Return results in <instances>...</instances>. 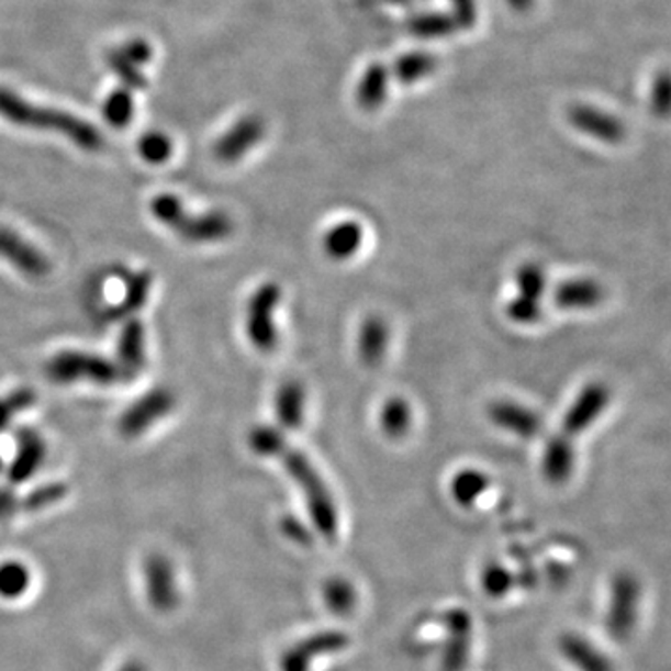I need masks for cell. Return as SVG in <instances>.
<instances>
[{"label":"cell","instance_id":"6da1fadb","mask_svg":"<svg viewBox=\"0 0 671 671\" xmlns=\"http://www.w3.org/2000/svg\"><path fill=\"white\" fill-rule=\"evenodd\" d=\"M0 118L19 127L51 131L66 136L85 152H99L105 146L103 135L96 125L88 124L82 118L74 116L69 112L34 105L18 93L10 92L8 88H0Z\"/></svg>","mask_w":671,"mask_h":671},{"label":"cell","instance_id":"7a4b0ae2","mask_svg":"<svg viewBox=\"0 0 671 671\" xmlns=\"http://www.w3.org/2000/svg\"><path fill=\"white\" fill-rule=\"evenodd\" d=\"M155 221L172 230L183 241L197 245H210L228 239L234 232V221L224 211H210L202 215L187 213L186 205L170 192H163L149 202Z\"/></svg>","mask_w":671,"mask_h":671},{"label":"cell","instance_id":"3957f363","mask_svg":"<svg viewBox=\"0 0 671 671\" xmlns=\"http://www.w3.org/2000/svg\"><path fill=\"white\" fill-rule=\"evenodd\" d=\"M277 457L282 461L283 469L288 470L291 480L301 487L309 505L310 517L314 521L317 532L325 539H334L338 534V512L333 494L325 485V481L321 480L320 472L315 470L309 457L302 451L293 450L288 443L283 444Z\"/></svg>","mask_w":671,"mask_h":671},{"label":"cell","instance_id":"277c9868","mask_svg":"<svg viewBox=\"0 0 671 671\" xmlns=\"http://www.w3.org/2000/svg\"><path fill=\"white\" fill-rule=\"evenodd\" d=\"M47 377L58 384L71 382H92L99 387H111L127 381L122 368L111 358L99 357L93 353L63 351L47 362Z\"/></svg>","mask_w":671,"mask_h":671},{"label":"cell","instance_id":"5b68a950","mask_svg":"<svg viewBox=\"0 0 671 671\" xmlns=\"http://www.w3.org/2000/svg\"><path fill=\"white\" fill-rule=\"evenodd\" d=\"M280 297H282L280 286L277 282H266L261 283L248 299L245 328L250 344L259 353H271L277 349L278 331L275 314Z\"/></svg>","mask_w":671,"mask_h":671},{"label":"cell","instance_id":"8992f818","mask_svg":"<svg viewBox=\"0 0 671 671\" xmlns=\"http://www.w3.org/2000/svg\"><path fill=\"white\" fill-rule=\"evenodd\" d=\"M176 406V398L167 389H155L133 401L118 420V432L122 437L136 438L148 432L149 427L167 418Z\"/></svg>","mask_w":671,"mask_h":671},{"label":"cell","instance_id":"52a82bcc","mask_svg":"<svg viewBox=\"0 0 671 671\" xmlns=\"http://www.w3.org/2000/svg\"><path fill=\"white\" fill-rule=\"evenodd\" d=\"M610 403V389L604 382H590L580 390L573 405L569 406L563 422H561V435L573 440L584 433L595 420L604 413Z\"/></svg>","mask_w":671,"mask_h":671},{"label":"cell","instance_id":"ba28073f","mask_svg":"<svg viewBox=\"0 0 671 671\" xmlns=\"http://www.w3.org/2000/svg\"><path fill=\"white\" fill-rule=\"evenodd\" d=\"M0 258L29 278H44L51 271L49 258L10 228H0Z\"/></svg>","mask_w":671,"mask_h":671},{"label":"cell","instance_id":"9c48e42d","mask_svg":"<svg viewBox=\"0 0 671 671\" xmlns=\"http://www.w3.org/2000/svg\"><path fill=\"white\" fill-rule=\"evenodd\" d=\"M266 135V124L259 116L241 118L216 141L215 157L221 163H235L256 148Z\"/></svg>","mask_w":671,"mask_h":671},{"label":"cell","instance_id":"30bf717a","mask_svg":"<svg viewBox=\"0 0 671 671\" xmlns=\"http://www.w3.org/2000/svg\"><path fill=\"white\" fill-rule=\"evenodd\" d=\"M638 582L630 574H622L614 580V592L608 610V630L623 640L635 628L638 610Z\"/></svg>","mask_w":671,"mask_h":671},{"label":"cell","instance_id":"8fae6325","mask_svg":"<svg viewBox=\"0 0 671 671\" xmlns=\"http://www.w3.org/2000/svg\"><path fill=\"white\" fill-rule=\"evenodd\" d=\"M487 416L500 429L521 438L539 437L545 429V422L539 414L515 401H493L487 409Z\"/></svg>","mask_w":671,"mask_h":671},{"label":"cell","instance_id":"7c38bea8","mask_svg":"<svg viewBox=\"0 0 671 671\" xmlns=\"http://www.w3.org/2000/svg\"><path fill=\"white\" fill-rule=\"evenodd\" d=\"M569 122L580 133L606 144H619L625 138V125L616 116L601 109L588 105L573 107L569 111Z\"/></svg>","mask_w":671,"mask_h":671},{"label":"cell","instance_id":"4fadbf2b","mask_svg":"<svg viewBox=\"0 0 671 671\" xmlns=\"http://www.w3.org/2000/svg\"><path fill=\"white\" fill-rule=\"evenodd\" d=\"M116 355L118 366L124 371L127 381L138 376L146 364V333L141 321L130 320L125 323L118 336Z\"/></svg>","mask_w":671,"mask_h":671},{"label":"cell","instance_id":"5bb4252c","mask_svg":"<svg viewBox=\"0 0 671 671\" xmlns=\"http://www.w3.org/2000/svg\"><path fill=\"white\" fill-rule=\"evenodd\" d=\"M149 58H152V47L142 40H135L114 51L109 64L116 71L118 77L124 80L125 87L136 90L146 85V80L142 77V66H146Z\"/></svg>","mask_w":671,"mask_h":671},{"label":"cell","instance_id":"9a60e30c","mask_svg":"<svg viewBox=\"0 0 671 671\" xmlns=\"http://www.w3.org/2000/svg\"><path fill=\"white\" fill-rule=\"evenodd\" d=\"M144 573H146L149 603L157 610H172L178 603V590L174 582L172 567L167 558L160 556L149 558Z\"/></svg>","mask_w":671,"mask_h":671},{"label":"cell","instance_id":"2e32d148","mask_svg":"<svg viewBox=\"0 0 671 671\" xmlns=\"http://www.w3.org/2000/svg\"><path fill=\"white\" fill-rule=\"evenodd\" d=\"M606 291L592 278L563 280L555 290L556 306L563 310H592L604 301Z\"/></svg>","mask_w":671,"mask_h":671},{"label":"cell","instance_id":"e0dca14e","mask_svg":"<svg viewBox=\"0 0 671 671\" xmlns=\"http://www.w3.org/2000/svg\"><path fill=\"white\" fill-rule=\"evenodd\" d=\"M45 454H47V448H45L44 438L32 429H21L18 433V454L13 457L12 467H10V480L13 483H23L29 480L42 467Z\"/></svg>","mask_w":671,"mask_h":671},{"label":"cell","instance_id":"ac0fdd59","mask_svg":"<svg viewBox=\"0 0 671 671\" xmlns=\"http://www.w3.org/2000/svg\"><path fill=\"white\" fill-rule=\"evenodd\" d=\"M574 469V448L573 440L566 435H555L548 438L543 454V474L552 485L566 483Z\"/></svg>","mask_w":671,"mask_h":671},{"label":"cell","instance_id":"d6986e66","mask_svg":"<svg viewBox=\"0 0 671 671\" xmlns=\"http://www.w3.org/2000/svg\"><path fill=\"white\" fill-rule=\"evenodd\" d=\"M347 644V638L339 633H323L290 649L282 659V671H309L310 662L315 655L339 651Z\"/></svg>","mask_w":671,"mask_h":671},{"label":"cell","instance_id":"ffe728a7","mask_svg":"<svg viewBox=\"0 0 671 671\" xmlns=\"http://www.w3.org/2000/svg\"><path fill=\"white\" fill-rule=\"evenodd\" d=\"M364 230L358 222L344 221L334 224L323 234L321 245L328 258L334 261L351 259L362 247Z\"/></svg>","mask_w":671,"mask_h":671},{"label":"cell","instance_id":"44dd1931","mask_svg":"<svg viewBox=\"0 0 671 671\" xmlns=\"http://www.w3.org/2000/svg\"><path fill=\"white\" fill-rule=\"evenodd\" d=\"M304 411H306V392L302 389L301 382H283L275 398L278 424L282 425L286 432H297L304 422Z\"/></svg>","mask_w":671,"mask_h":671},{"label":"cell","instance_id":"7402d4cb","mask_svg":"<svg viewBox=\"0 0 671 671\" xmlns=\"http://www.w3.org/2000/svg\"><path fill=\"white\" fill-rule=\"evenodd\" d=\"M390 331L381 315L366 317L358 333V357L366 366H377L389 347Z\"/></svg>","mask_w":671,"mask_h":671},{"label":"cell","instance_id":"603a6c76","mask_svg":"<svg viewBox=\"0 0 671 671\" xmlns=\"http://www.w3.org/2000/svg\"><path fill=\"white\" fill-rule=\"evenodd\" d=\"M561 653L580 671H612V664L606 655L601 653L590 640L580 636L569 635L561 640Z\"/></svg>","mask_w":671,"mask_h":671},{"label":"cell","instance_id":"cb8c5ba5","mask_svg":"<svg viewBox=\"0 0 671 671\" xmlns=\"http://www.w3.org/2000/svg\"><path fill=\"white\" fill-rule=\"evenodd\" d=\"M387 93H389V69L382 64H371L358 85V105L366 111H377L384 103Z\"/></svg>","mask_w":671,"mask_h":671},{"label":"cell","instance_id":"d4e9b609","mask_svg":"<svg viewBox=\"0 0 671 671\" xmlns=\"http://www.w3.org/2000/svg\"><path fill=\"white\" fill-rule=\"evenodd\" d=\"M152 283H154L152 272L141 271L133 275L127 280V283H125V293L122 302L114 306V309L109 310L111 320H120V317L138 312L148 302L149 293H152Z\"/></svg>","mask_w":671,"mask_h":671},{"label":"cell","instance_id":"484cf974","mask_svg":"<svg viewBox=\"0 0 671 671\" xmlns=\"http://www.w3.org/2000/svg\"><path fill=\"white\" fill-rule=\"evenodd\" d=\"M379 422H381L382 433H384L387 437H405L409 429H411V424H413V411H411V405H409L403 398H390V400H387V403L382 405Z\"/></svg>","mask_w":671,"mask_h":671},{"label":"cell","instance_id":"4316f807","mask_svg":"<svg viewBox=\"0 0 671 671\" xmlns=\"http://www.w3.org/2000/svg\"><path fill=\"white\" fill-rule=\"evenodd\" d=\"M487 487H489V478L480 470H461L451 481V494L457 504L469 507L480 499L481 494L485 493Z\"/></svg>","mask_w":671,"mask_h":671},{"label":"cell","instance_id":"83f0119b","mask_svg":"<svg viewBox=\"0 0 671 671\" xmlns=\"http://www.w3.org/2000/svg\"><path fill=\"white\" fill-rule=\"evenodd\" d=\"M101 114L105 118L107 124L116 130H124L131 124V120L135 116V101L131 96L130 90H116L103 101Z\"/></svg>","mask_w":671,"mask_h":671},{"label":"cell","instance_id":"f1b7e54d","mask_svg":"<svg viewBox=\"0 0 671 671\" xmlns=\"http://www.w3.org/2000/svg\"><path fill=\"white\" fill-rule=\"evenodd\" d=\"M435 69V58L427 53H406L400 56L394 66L395 79L403 85H413L422 80Z\"/></svg>","mask_w":671,"mask_h":671},{"label":"cell","instance_id":"f546056e","mask_svg":"<svg viewBox=\"0 0 671 671\" xmlns=\"http://www.w3.org/2000/svg\"><path fill=\"white\" fill-rule=\"evenodd\" d=\"M31 585V571L19 561L0 566V597L19 599Z\"/></svg>","mask_w":671,"mask_h":671},{"label":"cell","instance_id":"4dcf8cb0","mask_svg":"<svg viewBox=\"0 0 671 671\" xmlns=\"http://www.w3.org/2000/svg\"><path fill=\"white\" fill-rule=\"evenodd\" d=\"M515 282H517V297L543 302L545 290H547V275L543 271L541 266L524 264L518 267Z\"/></svg>","mask_w":671,"mask_h":671},{"label":"cell","instance_id":"1f68e13d","mask_svg":"<svg viewBox=\"0 0 671 671\" xmlns=\"http://www.w3.org/2000/svg\"><path fill=\"white\" fill-rule=\"evenodd\" d=\"M138 154L149 165H163L172 157L174 144L170 136L159 131H152L138 141Z\"/></svg>","mask_w":671,"mask_h":671},{"label":"cell","instance_id":"d6a6232c","mask_svg":"<svg viewBox=\"0 0 671 671\" xmlns=\"http://www.w3.org/2000/svg\"><path fill=\"white\" fill-rule=\"evenodd\" d=\"M288 443L282 433L269 427V425H259L254 427L248 435V446L253 448L254 454L264 457H277L278 451L282 450L283 444Z\"/></svg>","mask_w":671,"mask_h":671},{"label":"cell","instance_id":"836d02e7","mask_svg":"<svg viewBox=\"0 0 671 671\" xmlns=\"http://www.w3.org/2000/svg\"><path fill=\"white\" fill-rule=\"evenodd\" d=\"M325 601H327L328 608L333 610L334 614L344 616L347 612H351L357 604V597H355V590L347 580L334 579L325 585Z\"/></svg>","mask_w":671,"mask_h":671},{"label":"cell","instance_id":"e575fe53","mask_svg":"<svg viewBox=\"0 0 671 671\" xmlns=\"http://www.w3.org/2000/svg\"><path fill=\"white\" fill-rule=\"evenodd\" d=\"M414 36L420 37H440L454 31V19L444 13H425L420 18H414L409 25Z\"/></svg>","mask_w":671,"mask_h":671},{"label":"cell","instance_id":"d590c367","mask_svg":"<svg viewBox=\"0 0 671 671\" xmlns=\"http://www.w3.org/2000/svg\"><path fill=\"white\" fill-rule=\"evenodd\" d=\"M36 395L31 389H19L7 398H0V433L7 429L8 425L12 424V420L19 413H23L25 409L34 405Z\"/></svg>","mask_w":671,"mask_h":671},{"label":"cell","instance_id":"8d00e7d4","mask_svg":"<svg viewBox=\"0 0 671 671\" xmlns=\"http://www.w3.org/2000/svg\"><path fill=\"white\" fill-rule=\"evenodd\" d=\"M505 314L518 325H534L543 317V302L515 295V299L505 306Z\"/></svg>","mask_w":671,"mask_h":671},{"label":"cell","instance_id":"74e56055","mask_svg":"<svg viewBox=\"0 0 671 671\" xmlns=\"http://www.w3.org/2000/svg\"><path fill=\"white\" fill-rule=\"evenodd\" d=\"M64 494H66V487L63 483H53V485L37 489L36 493H32L31 496H26L19 507H23L25 512L42 510V507H47V505L58 502V500L63 499Z\"/></svg>","mask_w":671,"mask_h":671},{"label":"cell","instance_id":"f35d334b","mask_svg":"<svg viewBox=\"0 0 671 671\" xmlns=\"http://www.w3.org/2000/svg\"><path fill=\"white\" fill-rule=\"evenodd\" d=\"M483 588L489 595L500 597L512 588V577L505 569H502V566H489L483 573Z\"/></svg>","mask_w":671,"mask_h":671},{"label":"cell","instance_id":"ab89813d","mask_svg":"<svg viewBox=\"0 0 671 671\" xmlns=\"http://www.w3.org/2000/svg\"><path fill=\"white\" fill-rule=\"evenodd\" d=\"M651 107L655 114L666 116L670 111V79L668 74H660L659 79L655 80L653 90H651Z\"/></svg>","mask_w":671,"mask_h":671},{"label":"cell","instance_id":"60d3db41","mask_svg":"<svg viewBox=\"0 0 671 671\" xmlns=\"http://www.w3.org/2000/svg\"><path fill=\"white\" fill-rule=\"evenodd\" d=\"M457 23L462 26H472L476 21L474 0H454Z\"/></svg>","mask_w":671,"mask_h":671},{"label":"cell","instance_id":"b9f144b4","mask_svg":"<svg viewBox=\"0 0 671 671\" xmlns=\"http://www.w3.org/2000/svg\"><path fill=\"white\" fill-rule=\"evenodd\" d=\"M283 532H286L291 539H295L297 543L309 541V532L304 530L302 524L297 523L293 518H288V521L283 523Z\"/></svg>","mask_w":671,"mask_h":671},{"label":"cell","instance_id":"7bdbcfd3","mask_svg":"<svg viewBox=\"0 0 671 671\" xmlns=\"http://www.w3.org/2000/svg\"><path fill=\"white\" fill-rule=\"evenodd\" d=\"M13 512H15V499L8 489H2L0 491V518L12 515Z\"/></svg>","mask_w":671,"mask_h":671},{"label":"cell","instance_id":"ee69618b","mask_svg":"<svg viewBox=\"0 0 671 671\" xmlns=\"http://www.w3.org/2000/svg\"><path fill=\"white\" fill-rule=\"evenodd\" d=\"M122 671H146V670H144V668H142L141 664H136V662H131V664L124 666V668H122Z\"/></svg>","mask_w":671,"mask_h":671},{"label":"cell","instance_id":"f6af8a7d","mask_svg":"<svg viewBox=\"0 0 671 671\" xmlns=\"http://www.w3.org/2000/svg\"><path fill=\"white\" fill-rule=\"evenodd\" d=\"M513 2H517L518 7H523V4H526L528 0H513Z\"/></svg>","mask_w":671,"mask_h":671},{"label":"cell","instance_id":"bcb514c9","mask_svg":"<svg viewBox=\"0 0 671 671\" xmlns=\"http://www.w3.org/2000/svg\"><path fill=\"white\" fill-rule=\"evenodd\" d=\"M0 469H2V459H0Z\"/></svg>","mask_w":671,"mask_h":671}]
</instances>
